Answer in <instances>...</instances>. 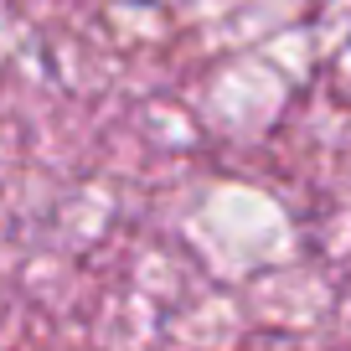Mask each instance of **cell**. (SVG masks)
Here are the masks:
<instances>
[]
</instances>
